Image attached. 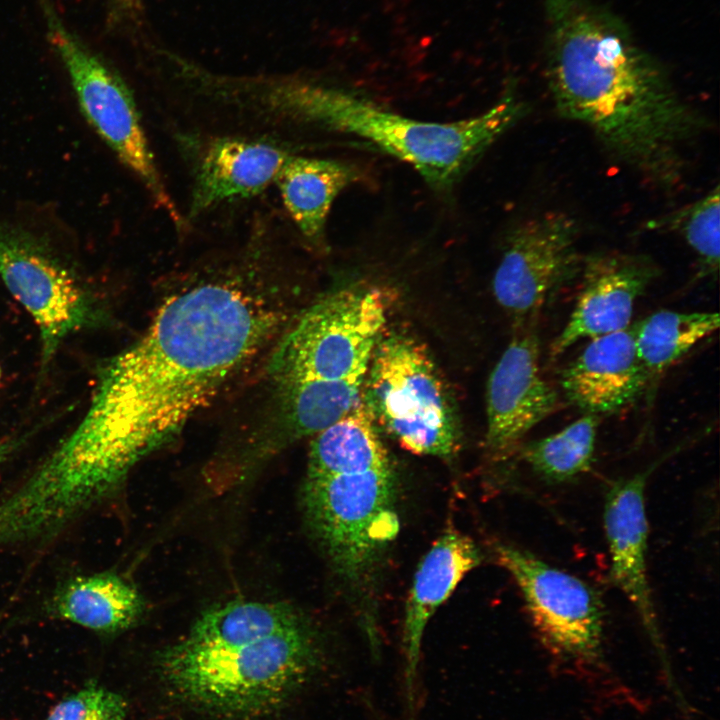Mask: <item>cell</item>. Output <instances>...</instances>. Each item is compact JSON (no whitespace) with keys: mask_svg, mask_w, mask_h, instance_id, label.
Here are the masks:
<instances>
[{"mask_svg":"<svg viewBox=\"0 0 720 720\" xmlns=\"http://www.w3.org/2000/svg\"><path fill=\"white\" fill-rule=\"evenodd\" d=\"M719 195V186H715L687 207L649 224L654 229L665 226L679 232L697 256L703 271L708 274H716L719 268Z\"/></svg>","mask_w":720,"mask_h":720,"instance_id":"cell-24","label":"cell"},{"mask_svg":"<svg viewBox=\"0 0 720 720\" xmlns=\"http://www.w3.org/2000/svg\"><path fill=\"white\" fill-rule=\"evenodd\" d=\"M649 384L632 326L590 339L561 374L567 399L585 414L597 416L628 406Z\"/></svg>","mask_w":720,"mask_h":720,"instance_id":"cell-16","label":"cell"},{"mask_svg":"<svg viewBox=\"0 0 720 720\" xmlns=\"http://www.w3.org/2000/svg\"><path fill=\"white\" fill-rule=\"evenodd\" d=\"M495 554L518 585L546 646L566 659L598 661L602 656L604 608L597 592L580 578L526 550L498 544Z\"/></svg>","mask_w":720,"mask_h":720,"instance_id":"cell-10","label":"cell"},{"mask_svg":"<svg viewBox=\"0 0 720 720\" xmlns=\"http://www.w3.org/2000/svg\"><path fill=\"white\" fill-rule=\"evenodd\" d=\"M577 235L574 220L559 212L528 219L509 234L492 290L517 327L535 323L549 294L574 272Z\"/></svg>","mask_w":720,"mask_h":720,"instance_id":"cell-11","label":"cell"},{"mask_svg":"<svg viewBox=\"0 0 720 720\" xmlns=\"http://www.w3.org/2000/svg\"><path fill=\"white\" fill-rule=\"evenodd\" d=\"M144 607L137 589L114 572L69 578L56 588L47 604L50 616L102 634L130 628Z\"/></svg>","mask_w":720,"mask_h":720,"instance_id":"cell-18","label":"cell"},{"mask_svg":"<svg viewBox=\"0 0 720 720\" xmlns=\"http://www.w3.org/2000/svg\"><path fill=\"white\" fill-rule=\"evenodd\" d=\"M359 177V170L349 163L292 153L275 183L299 232L311 245L321 248L335 198Z\"/></svg>","mask_w":720,"mask_h":720,"instance_id":"cell-19","label":"cell"},{"mask_svg":"<svg viewBox=\"0 0 720 720\" xmlns=\"http://www.w3.org/2000/svg\"><path fill=\"white\" fill-rule=\"evenodd\" d=\"M318 663L317 642L305 622L242 646L209 647L183 639L165 650L159 662L162 678L178 698L232 718L278 707Z\"/></svg>","mask_w":720,"mask_h":720,"instance_id":"cell-4","label":"cell"},{"mask_svg":"<svg viewBox=\"0 0 720 720\" xmlns=\"http://www.w3.org/2000/svg\"><path fill=\"white\" fill-rule=\"evenodd\" d=\"M660 462L614 482L605 496L603 524L610 556V577L636 610L657 650L662 641L647 576V479Z\"/></svg>","mask_w":720,"mask_h":720,"instance_id":"cell-14","label":"cell"},{"mask_svg":"<svg viewBox=\"0 0 720 720\" xmlns=\"http://www.w3.org/2000/svg\"><path fill=\"white\" fill-rule=\"evenodd\" d=\"M243 107L272 125H302L362 138L410 164L436 190L456 184L525 113L512 93L482 114L428 122L380 108L370 100L298 77L250 79Z\"/></svg>","mask_w":720,"mask_h":720,"instance_id":"cell-3","label":"cell"},{"mask_svg":"<svg viewBox=\"0 0 720 720\" xmlns=\"http://www.w3.org/2000/svg\"><path fill=\"white\" fill-rule=\"evenodd\" d=\"M480 562L481 556L473 541L456 530H449L434 542L418 566L407 599L403 625L405 683L410 705H413L427 623L464 575Z\"/></svg>","mask_w":720,"mask_h":720,"instance_id":"cell-17","label":"cell"},{"mask_svg":"<svg viewBox=\"0 0 720 720\" xmlns=\"http://www.w3.org/2000/svg\"><path fill=\"white\" fill-rule=\"evenodd\" d=\"M127 703L118 693L89 682L55 705L43 720H125Z\"/></svg>","mask_w":720,"mask_h":720,"instance_id":"cell-25","label":"cell"},{"mask_svg":"<svg viewBox=\"0 0 720 720\" xmlns=\"http://www.w3.org/2000/svg\"><path fill=\"white\" fill-rule=\"evenodd\" d=\"M0 380H1V368H0Z\"/></svg>","mask_w":720,"mask_h":720,"instance_id":"cell-28","label":"cell"},{"mask_svg":"<svg viewBox=\"0 0 720 720\" xmlns=\"http://www.w3.org/2000/svg\"><path fill=\"white\" fill-rule=\"evenodd\" d=\"M292 153L265 138L222 136L203 145L193 165L188 218L261 193Z\"/></svg>","mask_w":720,"mask_h":720,"instance_id":"cell-15","label":"cell"},{"mask_svg":"<svg viewBox=\"0 0 720 720\" xmlns=\"http://www.w3.org/2000/svg\"><path fill=\"white\" fill-rule=\"evenodd\" d=\"M27 435H11L0 439V466L7 462L27 441Z\"/></svg>","mask_w":720,"mask_h":720,"instance_id":"cell-27","label":"cell"},{"mask_svg":"<svg viewBox=\"0 0 720 720\" xmlns=\"http://www.w3.org/2000/svg\"><path fill=\"white\" fill-rule=\"evenodd\" d=\"M599 416L585 414L560 431L527 444L523 459L549 483H564L591 469Z\"/></svg>","mask_w":720,"mask_h":720,"instance_id":"cell-23","label":"cell"},{"mask_svg":"<svg viewBox=\"0 0 720 720\" xmlns=\"http://www.w3.org/2000/svg\"><path fill=\"white\" fill-rule=\"evenodd\" d=\"M486 401V446L499 456L557 408V392L541 373L535 323L517 327L489 376Z\"/></svg>","mask_w":720,"mask_h":720,"instance_id":"cell-12","label":"cell"},{"mask_svg":"<svg viewBox=\"0 0 720 720\" xmlns=\"http://www.w3.org/2000/svg\"><path fill=\"white\" fill-rule=\"evenodd\" d=\"M367 372L368 404L403 448L441 458L455 454L460 431L454 402L421 345L397 334L379 339Z\"/></svg>","mask_w":720,"mask_h":720,"instance_id":"cell-6","label":"cell"},{"mask_svg":"<svg viewBox=\"0 0 720 720\" xmlns=\"http://www.w3.org/2000/svg\"><path fill=\"white\" fill-rule=\"evenodd\" d=\"M303 504L332 565L351 582L368 574L398 532L392 466L305 478Z\"/></svg>","mask_w":720,"mask_h":720,"instance_id":"cell-8","label":"cell"},{"mask_svg":"<svg viewBox=\"0 0 720 720\" xmlns=\"http://www.w3.org/2000/svg\"><path fill=\"white\" fill-rule=\"evenodd\" d=\"M38 1L48 40L66 69L82 114L176 227L185 228V221L158 171L129 88L101 57L63 24L50 0Z\"/></svg>","mask_w":720,"mask_h":720,"instance_id":"cell-7","label":"cell"},{"mask_svg":"<svg viewBox=\"0 0 720 720\" xmlns=\"http://www.w3.org/2000/svg\"><path fill=\"white\" fill-rule=\"evenodd\" d=\"M263 288L232 272L170 298L139 339L99 368L61 450L120 487L279 331L280 305Z\"/></svg>","mask_w":720,"mask_h":720,"instance_id":"cell-1","label":"cell"},{"mask_svg":"<svg viewBox=\"0 0 720 720\" xmlns=\"http://www.w3.org/2000/svg\"><path fill=\"white\" fill-rule=\"evenodd\" d=\"M0 278L37 326L42 368L69 337L106 321L104 306L88 282L28 231L0 225Z\"/></svg>","mask_w":720,"mask_h":720,"instance_id":"cell-9","label":"cell"},{"mask_svg":"<svg viewBox=\"0 0 720 720\" xmlns=\"http://www.w3.org/2000/svg\"><path fill=\"white\" fill-rule=\"evenodd\" d=\"M385 322L378 290L347 288L322 298L280 337L267 367L269 392L365 377Z\"/></svg>","mask_w":720,"mask_h":720,"instance_id":"cell-5","label":"cell"},{"mask_svg":"<svg viewBox=\"0 0 720 720\" xmlns=\"http://www.w3.org/2000/svg\"><path fill=\"white\" fill-rule=\"evenodd\" d=\"M369 404L358 402L345 416L313 436L306 478L363 473L391 466Z\"/></svg>","mask_w":720,"mask_h":720,"instance_id":"cell-20","label":"cell"},{"mask_svg":"<svg viewBox=\"0 0 720 720\" xmlns=\"http://www.w3.org/2000/svg\"><path fill=\"white\" fill-rule=\"evenodd\" d=\"M543 3L546 75L560 115L649 179L674 184L683 147L703 127L699 116L614 14L592 0Z\"/></svg>","mask_w":720,"mask_h":720,"instance_id":"cell-2","label":"cell"},{"mask_svg":"<svg viewBox=\"0 0 720 720\" xmlns=\"http://www.w3.org/2000/svg\"><path fill=\"white\" fill-rule=\"evenodd\" d=\"M111 17L116 21H133L141 10V0H108Z\"/></svg>","mask_w":720,"mask_h":720,"instance_id":"cell-26","label":"cell"},{"mask_svg":"<svg viewBox=\"0 0 720 720\" xmlns=\"http://www.w3.org/2000/svg\"><path fill=\"white\" fill-rule=\"evenodd\" d=\"M304 619L281 603L230 602L204 613L186 641L209 647L242 646L293 629Z\"/></svg>","mask_w":720,"mask_h":720,"instance_id":"cell-21","label":"cell"},{"mask_svg":"<svg viewBox=\"0 0 720 720\" xmlns=\"http://www.w3.org/2000/svg\"><path fill=\"white\" fill-rule=\"evenodd\" d=\"M657 272L644 256L599 253L588 257L574 309L551 344V356H560L581 339L628 328L636 301Z\"/></svg>","mask_w":720,"mask_h":720,"instance_id":"cell-13","label":"cell"},{"mask_svg":"<svg viewBox=\"0 0 720 720\" xmlns=\"http://www.w3.org/2000/svg\"><path fill=\"white\" fill-rule=\"evenodd\" d=\"M717 312L660 310L634 324L637 353L655 381L700 341L718 330Z\"/></svg>","mask_w":720,"mask_h":720,"instance_id":"cell-22","label":"cell"}]
</instances>
